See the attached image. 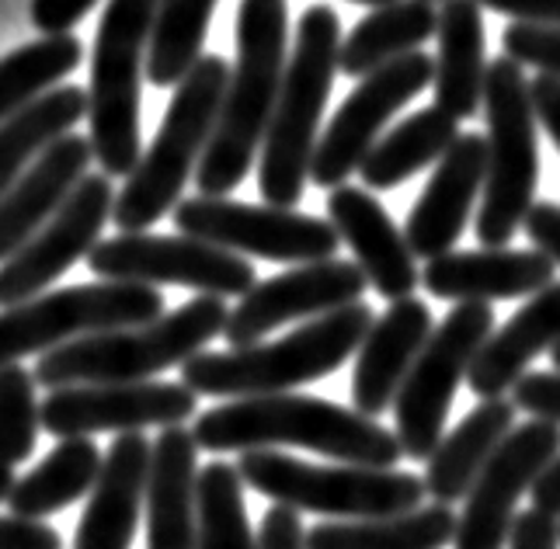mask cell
I'll use <instances>...</instances> for the list:
<instances>
[{
	"mask_svg": "<svg viewBox=\"0 0 560 549\" xmlns=\"http://www.w3.org/2000/svg\"><path fill=\"white\" fill-rule=\"evenodd\" d=\"M230 73L234 70L220 52H206L175 87L161 132L126 178V188L115 195L112 220L119 233H147V226L178 209L182 188L199 171L202 153L217 132Z\"/></svg>",
	"mask_w": 560,
	"mask_h": 549,
	"instance_id": "5",
	"label": "cell"
},
{
	"mask_svg": "<svg viewBox=\"0 0 560 549\" xmlns=\"http://www.w3.org/2000/svg\"><path fill=\"white\" fill-rule=\"evenodd\" d=\"M258 549H306V528L300 512L285 504L268 507L258 528Z\"/></svg>",
	"mask_w": 560,
	"mask_h": 549,
	"instance_id": "41",
	"label": "cell"
},
{
	"mask_svg": "<svg viewBox=\"0 0 560 549\" xmlns=\"http://www.w3.org/2000/svg\"><path fill=\"white\" fill-rule=\"evenodd\" d=\"M518 407L509 397L480 400L467 418H463L450 435H442L435 453L424 463V490L435 504L467 501L470 487L477 483L505 439L515 431Z\"/></svg>",
	"mask_w": 560,
	"mask_h": 549,
	"instance_id": "27",
	"label": "cell"
},
{
	"mask_svg": "<svg viewBox=\"0 0 560 549\" xmlns=\"http://www.w3.org/2000/svg\"><path fill=\"white\" fill-rule=\"evenodd\" d=\"M230 306L220 296H196L161 320L126 330H105L38 359L35 379L46 389L91 383H147L158 372L185 365L226 330Z\"/></svg>",
	"mask_w": 560,
	"mask_h": 549,
	"instance_id": "6",
	"label": "cell"
},
{
	"mask_svg": "<svg viewBox=\"0 0 560 549\" xmlns=\"http://www.w3.org/2000/svg\"><path fill=\"white\" fill-rule=\"evenodd\" d=\"M285 0H241L237 63L220 105L217 132L196 171L199 195L226 199L255 164L285 77Z\"/></svg>",
	"mask_w": 560,
	"mask_h": 549,
	"instance_id": "2",
	"label": "cell"
},
{
	"mask_svg": "<svg viewBox=\"0 0 560 549\" xmlns=\"http://www.w3.org/2000/svg\"><path fill=\"white\" fill-rule=\"evenodd\" d=\"M550 359H553V365H557V372H560V344H557V348L550 351Z\"/></svg>",
	"mask_w": 560,
	"mask_h": 549,
	"instance_id": "50",
	"label": "cell"
},
{
	"mask_svg": "<svg viewBox=\"0 0 560 549\" xmlns=\"http://www.w3.org/2000/svg\"><path fill=\"white\" fill-rule=\"evenodd\" d=\"M512 404L533 418L560 424V372H526L512 389Z\"/></svg>",
	"mask_w": 560,
	"mask_h": 549,
	"instance_id": "39",
	"label": "cell"
},
{
	"mask_svg": "<svg viewBox=\"0 0 560 549\" xmlns=\"http://www.w3.org/2000/svg\"><path fill=\"white\" fill-rule=\"evenodd\" d=\"M553 258L544 250H512V247H480L450 250L424 265L421 282L435 300L450 303H491V300H523L553 285Z\"/></svg>",
	"mask_w": 560,
	"mask_h": 549,
	"instance_id": "20",
	"label": "cell"
},
{
	"mask_svg": "<svg viewBox=\"0 0 560 549\" xmlns=\"http://www.w3.org/2000/svg\"><path fill=\"white\" fill-rule=\"evenodd\" d=\"M491 335V303H456L446 313V320L432 330V338L424 341L411 376L404 379L394 400V435L408 459L429 463L435 445L442 442V428H446L456 389L470 379V369Z\"/></svg>",
	"mask_w": 560,
	"mask_h": 549,
	"instance_id": "11",
	"label": "cell"
},
{
	"mask_svg": "<svg viewBox=\"0 0 560 549\" xmlns=\"http://www.w3.org/2000/svg\"><path fill=\"white\" fill-rule=\"evenodd\" d=\"M560 456V424L533 418L518 424L494 459L480 469L477 483L463 501L453 549H505L518 518V501L533 494L539 474Z\"/></svg>",
	"mask_w": 560,
	"mask_h": 549,
	"instance_id": "15",
	"label": "cell"
},
{
	"mask_svg": "<svg viewBox=\"0 0 560 549\" xmlns=\"http://www.w3.org/2000/svg\"><path fill=\"white\" fill-rule=\"evenodd\" d=\"M199 410V394L185 383H91L49 389L43 428L52 439H91L102 431L132 435L147 428L185 424Z\"/></svg>",
	"mask_w": 560,
	"mask_h": 549,
	"instance_id": "16",
	"label": "cell"
},
{
	"mask_svg": "<svg viewBox=\"0 0 560 549\" xmlns=\"http://www.w3.org/2000/svg\"><path fill=\"white\" fill-rule=\"evenodd\" d=\"M164 317V296L140 282H91L43 292L0 313V369L25 355H49L105 330L143 327Z\"/></svg>",
	"mask_w": 560,
	"mask_h": 549,
	"instance_id": "10",
	"label": "cell"
},
{
	"mask_svg": "<svg viewBox=\"0 0 560 549\" xmlns=\"http://www.w3.org/2000/svg\"><path fill=\"white\" fill-rule=\"evenodd\" d=\"M533 507L560 518V456L539 474V480L533 487Z\"/></svg>",
	"mask_w": 560,
	"mask_h": 549,
	"instance_id": "47",
	"label": "cell"
},
{
	"mask_svg": "<svg viewBox=\"0 0 560 549\" xmlns=\"http://www.w3.org/2000/svg\"><path fill=\"white\" fill-rule=\"evenodd\" d=\"M153 442L143 431L119 435L112 442L102 477L91 490V501L77 522L73 549H129L137 536L140 512L147 504Z\"/></svg>",
	"mask_w": 560,
	"mask_h": 549,
	"instance_id": "24",
	"label": "cell"
},
{
	"mask_svg": "<svg viewBox=\"0 0 560 549\" xmlns=\"http://www.w3.org/2000/svg\"><path fill=\"white\" fill-rule=\"evenodd\" d=\"M0 549H63V539L46 522L0 515Z\"/></svg>",
	"mask_w": 560,
	"mask_h": 549,
	"instance_id": "40",
	"label": "cell"
},
{
	"mask_svg": "<svg viewBox=\"0 0 560 549\" xmlns=\"http://www.w3.org/2000/svg\"><path fill=\"white\" fill-rule=\"evenodd\" d=\"M105 456L94 439H60V445L38 463L32 474L14 483L8 498V512L43 522L52 512H63L73 501L91 494L102 477Z\"/></svg>",
	"mask_w": 560,
	"mask_h": 549,
	"instance_id": "33",
	"label": "cell"
},
{
	"mask_svg": "<svg viewBox=\"0 0 560 549\" xmlns=\"http://www.w3.org/2000/svg\"><path fill=\"white\" fill-rule=\"evenodd\" d=\"M175 226L185 237L282 265L327 261L341 247V237L331 220H317V215H303L279 206L212 199V195L182 199L175 209Z\"/></svg>",
	"mask_w": 560,
	"mask_h": 549,
	"instance_id": "12",
	"label": "cell"
},
{
	"mask_svg": "<svg viewBox=\"0 0 560 549\" xmlns=\"http://www.w3.org/2000/svg\"><path fill=\"white\" fill-rule=\"evenodd\" d=\"M352 4H370V8L376 11V8H386V4H394V0H352Z\"/></svg>",
	"mask_w": 560,
	"mask_h": 549,
	"instance_id": "49",
	"label": "cell"
},
{
	"mask_svg": "<svg viewBox=\"0 0 560 549\" xmlns=\"http://www.w3.org/2000/svg\"><path fill=\"white\" fill-rule=\"evenodd\" d=\"M14 466H8V463H0V501H8L11 498V490H14Z\"/></svg>",
	"mask_w": 560,
	"mask_h": 549,
	"instance_id": "48",
	"label": "cell"
},
{
	"mask_svg": "<svg viewBox=\"0 0 560 549\" xmlns=\"http://www.w3.org/2000/svg\"><path fill=\"white\" fill-rule=\"evenodd\" d=\"M429 4H435V0H429Z\"/></svg>",
	"mask_w": 560,
	"mask_h": 549,
	"instance_id": "51",
	"label": "cell"
},
{
	"mask_svg": "<svg viewBox=\"0 0 560 549\" xmlns=\"http://www.w3.org/2000/svg\"><path fill=\"white\" fill-rule=\"evenodd\" d=\"M488 112V182L480 195L477 241L485 247H509L526 226L536 206L539 185V143L536 112L529 102V81L523 67L509 56L488 63L485 81Z\"/></svg>",
	"mask_w": 560,
	"mask_h": 549,
	"instance_id": "9",
	"label": "cell"
},
{
	"mask_svg": "<svg viewBox=\"0 0 560 549\" xmlns=\"http://www.w3.org/2000/svg\"><path fill=\"white\" fill-rule=\"evenodd\" d=\"M91 161V136L67 132L0 195V265L22 250L63 209L73 188L88 178Z\"/></svg>",
	"mask_w": 560,
	"mask_h": 549,
	"instance_id": "21",
	"label": "cell"
},
{
	"mask_svg": "<svg viewBox=\"0 0 560 549\" xmlns=\"http://www.w3.org/2000/svg\"><path fill=\"white\" fill-rule=\"evenodd\" d=\"M480 8L509 14L515 22H547L560 25V0H477Z\"/></svg>",
	"mask_w": 560,
	"mask_h": 549,
	"instance_id": "46",
	"label": "cell"
},
{
	"mask_svg": "<svg viewBox=\"0 0 560 549\" xmlns=\"http://www.w3.org/2000/svg\"><path fill=\"white\" fill-rule=\"evenodd\" d=\"M91 271L105 282L140 285H185L199 296H247L258 285V271L244 254L223 250L196 237H153V233H119L88 254Z\"/></svg>",
	"mask_w": 560,
	"mask_h": 549,
	"instance_id": "13",
	"label": "cell"
},
{
	"mask_svg": "<svg viewBox=\"0 0 560 549\" xmlns=\"http://www.w3.org/2000/svg\"><path fill=\"white\" fill-rule=\"evenodd\" d=\"M456 525L450 504H421L386 518L320 522L306 528V549H446L456 539Z\"/></svg>",
	"mask_w": 560,
	"mask_h": 549,
	"instance_id": "31",
	"label": "cell"
},
{
	"mask_svg": "<svg viewBox=\"0 0 560 549\" xmlns=\"http://www.w3.org/2000/svg\"><path fill=\"white\" fill-rule=\"evenodd\" d=\"M98 0H32V25L46 35H67Z\"/></svg>",
	"mask_w": 560,
	"mask_h": 549,
	"instance_id": "43",
	"label": "cell"
},
{
	"mask_svg": "<svg viewBox=\"0 0 560 549\" xmlns=\"http://www.w3.org/2000/svg\"><path fill=\"white\" fill-rule=\"evenodd\" d=\"M529 102L536 112V122L547 129L550 143L560 150V77L539 73L536 81H529Z\"/></svg>",
	"mask_w": 560,
	"mask_h": 549,
	"instance_id": "44",
	"label": "cell"
},
{
	"mask_svg": "<svg viewBox=\"0 0 560 549\" xmlns=\"http://www.w3.org/2000/svg\"><path fill=\"white\" fill-rule=\"evenodd\" d=\"M501 52L518 67H536L547 77H560V25L512 22L501 35Z\"/></svg>",
	"mask_w": 560,
	"mask_h": 549,
	"instance_id": "38",
	"label": "cell"
},
{
	"mask_svg": "<svg viewBox=\"0 0 560 549\" xmlns=\"http://www.w3.org/2000/svg\"><path fill=\"white\" fill-rule=\"evenodd\" d=\"M557 344H560V282L536 292L505 327L494 330L470 369L467 386L474 389L477 400L509 397L515 383L529 372V362L544 355V351H553Z\"/></svg>",
	"mask_w": 560,
	"mask_h": 549,
	"instance_id": "26",
	"label": "cell"
},
{
	"mask_svg": "<svg viewBox=\"0 0 560 549\" xmlns=\"http://www.w3.org/2000/svg\"><path fill=\"white\" fill-rule=\"evenodd\" d=\"M376 324L365 303L341 306L317 320H306L293 335L250 348L199 351L182 365V383L202 397H272L293 394L303 383H317L349 362L362 338Z\"/></svg>",
	"mask_w": 560,
	"mask_h": 549,
	"instance_id": "3",
	"label": "cell"
},
{
	"mask_svg": "<svg viewBox=\"0 0 560 549\" xmlns=\"http://www.w3.org/2000/svg\"><path fill=\"white\" fill-rule=\"evenodd\" d=\"M432 309L421 300L408 296L390 303V309L370 327L355 351V376H352V404L365 418H380L390 410L404 379L421 355L424 341L432 338Z\"/></svg>",
	"mask_w": 560,
	"mask_h": 549,
	"instance_id": "23",
	"label": "cell"
},
{
	"mask_svg": "<svg viewBox=\"0 0 560 549\" xmlns=\"http://www.w3.org/2000/svg\"><path fill=\"white\" fill-rule=\"evenodd\" d=\"M191 435L206 453H258L285 445L373 469H397L404 456L397 435L376 418L303 394L241 397L209 407L196 418Z\"/></svg>",
	"mask_w": 560,
	"mask_h": 549,
	"instance_id": "1",
	"label": "cell"
},
{
	"mask_svg": "<svg viewBox=\"0 0 560 549\" xmlns=\"http://www.w3.org/2000/svg\"><path fill=\"white\" fill-rule=\"evenodd\" d=\"M199 549H258L241 469L220 459L199 469Z\"/></svg>",
	"mask_w": 560,
	"mask_h": 549,
	"instance_id": "36",
	"label": "cell"
},
{
	"mask_svg": "<svg viewBox=\"0 0 560 549\" xmlns=\"http://www.w3.org/2000/svg\"><path fill=\"white\" fill-rule=\"evenodd\" d=\"M115 188L108 174H88L63 209L35 237L0 265V306H18L52 285L63 271L102 244V226L112 220Z\"/></svg>",
	"mask_w": 560,
	"mask_h": 549,
	"instance_id": "17",
	"label": "cell"
},
{
	"mask_svg": "<svg viewBox=\"0 0 560 549\" xmlns=\"http://www.w3.org/2000/svg\"><path fill=\"white\" fill-rule=\"evenodd\" d=\"M35 372L22 362L0 369V463L18 466L35 453L43 404H35Z\"/></svg>",
	"mask_w": 560,
	"mask_h": 549,
	"instance_id": "37",
	"label": "cell"
},
{
	"mask_svg": "<svg viewBox=\"0 0 560 549\" xmlns=\"http://www.w3.org/2000/svg\"><path fill=\"white\" fill-rule=\"evenodd\" d=\"M456 140H459V122L439 105H429L408 115L404 122H397V129L380 136V143L362 161L359 174L365 188L373 191L397 188L408 178H415L418 171L439 164Z\"/></svg>",
	"mask_w": 560,
	"mask_h": 549,
	"instance_id": "30",
	"label": "cell"
},
{
	"mask_svg": "<svg viewBox=\"0 0 560 549\" xmlns=\"http://www.w3.org/2000/svg\"><path fill=\"white\" fill-rule=\"evenodd\" d=\"M488 182V136L459 132L450 153L435 164L429 185L418 195L408 215L404 237H408L415 258L435 261L450 254L463 237L477 195H485Z\"/></svg>",
	"mask_w": 560,
	"mask_h": 549,
	"instance_id": "19",
	"label": "cell"
},
{
	"mask_svg": "<svg viewBox=\"0 0 560 549\" xmlns=\"http://www.w3.org/2000/svg\"><path fill=\"white\" fill-rule=\"evenodd\" d=\"M505 549H560V518L529 507L515 518Z\"/></svg>",
	"mask_w": 560,
	"mask_h": 549,
	"instance_id": "42",
	"label": "cell"
},
{
	"mask_svg": "<svg viewBox=\"0 0 560 549\" xmlns=\"http://www.w3.org/2000/svg\"><path fill=\"white\" fill-rule=\"evenodd\" d=\"M365 289H370V279L355 261L327 258L296 265L258 282L247 296H241V303L230 309L223 338L230 348L261 344V338L272 335L276 327L293 320H317L341 306L362 303Z\"/></svg>",
	"mask_w": 560,
	"mask_h": 549,
	"instance_id": "18",
	"label": "cell"
},
{
	"mask_svg": "<svg viewBox=\"0 0 560 549\" xmlns=\"http://www.w3.org/2000/svg\"><path fill=\"white\" fill-rule=\"evenodd\" d=\"M439 56H435V105L456 122L474 119L485 105L488 56L485 17L477 0H446L439 11Z\"/></svg>",
	"mask_w": 560,
	"mask_h": 549,
	"instance_id": "28",
	"label": "cell"
},
{
	"mask_svg": "<svg viewBox=\"0 0 560 549\" xmlns=\"http://www.w3.org/2000/svg\"><path fill=\"white\" fill-rule=\"evenodd\" d=\"M217 0H161L150 35L147 77L158 87H178L188 70L202 60Z\"/></svg>",
	"mask_w": 560,
	"mask_h": 549,
	"instance_id": "35",
	"label": "cell"
},
{
	"mask_svg": "<svg viewBox=\"0 0 560 549\" xmlns=\"http://www.w3.org/2000/svg\"><path fill=\"white\" fill-rule=\"evenodd\" d=\"M147 549H199V445L182 424L161 428L153 442Z\"/></svg>",
	"mask_w": 560,
	"mask_h": 549,
	"instance_id": "25",
	"label": "cell"
},
{
	"mask_svg": "<svg viewBox=\"0 0 560 549\" xmlns=\"http://www.w3.org/2000/svg\"><path fill=\"white\" fill-rule=\"evenodd\" d=\"M341 52V22L331 8H306L296 25L293 60L285 63L279 105L268 126L258 185L268 206L293 209L311 178L320 115L331 94Z\"/></svg>",
	"mask_w": 560,
	"mask_h": 549,
	"instance_id": "4",
	"label": "cell"
},
{
	"mask_svg": "<svg viewBox=\"0 0 560 549\" xmlns=\"http://www.w3.org/2000/svg\"><path fill=\"white\" fill-rule=\"evenodd\" d=\"M526 237L544 250L553 265H560V206L557 202H536L526 215Z\"/></svg>",
	"mask_w": 560,
	"mask_h": 549,
	"instance_id": "45",
	"label": "cell"
},
{
	"mask_svg": "<svg viewBox=\"0 0 560 549\" xmlns=\"http://www.w3.org/2000/svg\"><path fill=\"white\" fill-rule=\"evenodd\" d=\"M161 0H108L91 52L88 122L94 161L108 178H129L143 156L140 73Z\"/></svg>",
	"mask_w": 560,
	"mask_h": 549,
	"instance_id": "7",
	"label": "cell"
},
{
	"mask_svg": "<svg viewBox=\"0 0 560 549\" xmlns=\"http://www.w3.org/2000/svg\"><path fill=\"white\" fill-rule=\"evenodd\" d=\"M435 81V56L411 52L362 77V84L345 97L331 126L324 129L314 150L311 178L317 188H341L349 174L362 167L370 150L380 143L383 126Z\"/></svg>",
	"mask_w": 560,
	"mask_h": 549,
	"instance_id": "14",
	"label": "cell"
},
{
	"mask_svg": "<svg viewBox=\"0 0 560 549\" xmlns=\"http://www.w3.org/2000/svg\"><path fill=\"white\" fill-rule=\"evenodd\" d=\"M84 46L73 32L43 35L38 43L14 49L8 60H0V122H8L35 97H43L63 81L67 73L81 67Z\"/></svg>",
	"mask_w": 560,
	"mask_h": 549,
	"instance_id": "34",
	"label": "cell"
},
{
	"mask_svg": "<svg viewBox=\"0 0 560 549\" xmlns=\"http://www.w3.org/2000/svg\"><path fill=\"white\" fill-rule=\"evenodd\" d=\"M439 32V11L429 0H394L376 8L345 35L338 70L349 77H370L373 70L418 52Z\"/></svg>",
	"mask_w": 560,
	"mask_h": 549,
	"instance_id": "29",
	"label": "cell"
},
{
	"mask_svg": "<svg viewBox=\"0 0 560 549\" xmlns=\"http://www.w3.org/2000/svg\"><path fill=\"white\" fill-rule=\"evenodd\" d=\"M327 220L335 223L338 237L352 247L355 265L365 271V279L383 300H408L418 289L421 274L415 265V250L370 191L352 185L335 188L327 199Z\"/></svg>",
	"mask_w": 560,
	"mask_h": 549,
	"instance_id": "22",
	"label": "cell"
},
{
	"mask_svg": "<svg viewBox=\"0 0 560 549\" xmlns=\"http://www.w3.org/2000/svg\"><path fill=\"white\" fill-rule=\"evenodd\" d=\"M81 119H88V91L63 84L0 122V195Z\"/></svg>",
	"mask_w": 560,
	"mask_h": 549,
	"instance_id": "32",
	"label": "cell"
},
{
	"mask_svg": "<svg viewBox=\"0 0 560 549\" xmlns=\"http://www.w3.org/2000/svg\"><path fill=\"white\" fill-rule=\"evenodd\" d=\"M241 480L255 494L272 498L293 512H311L327 518H386L404 515L424 504V480L408 469H373V466H314L272 448L241 453Z\"/></svg>",
	"mask_w": 560,
	"mask_h": 549,
	"instance_id": "8",
	"label": "cell"
}]
</instances>
